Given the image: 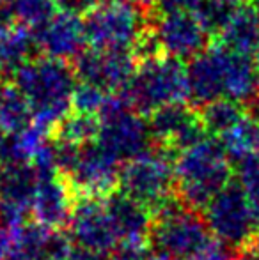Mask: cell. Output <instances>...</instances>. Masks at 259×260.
<instances>
[{
	"mask_svg": "<svg viewBox=\"0 0 259 260\" xmlns=\"http://www.w3.org/2000/svg\"><path fill=\"white\" fill-rule=\"evenodd\" d=\"M39 53L46 57L75 62L87 45L83 20L80 14L69 11H57L46 23L34 30Z\"/></svg>",
	"mask_w": 259,
	"mask_h": 260,
	"instance_id": "15",
	"label": "cell"
},
{
	"mask_svg": "<svg viewBox=\"0 0 259 260\" xmlns=\"http://www.w3.org/2000/svg\"><path fill=\"white\" fill-rule=\"evenodd\" d=\"M213 41L233 52L256 57L259 52V13L250 4L235 9Z\"/></svg>",
	"mask_w": 259,
	"mask_h": 260,
	"instance_id": "20",
	"label": "cell"
},
{
	"mask_svg": "<svg viewBox=\"0 0 259 260\" xmlns=\"http://www.w3.org/2000/svg\"><path fill=\"white\" fill-rule=\"evenodd\" d=\"M148 246L153 255L170 260H194L213 239L203 212L194 211L180 197H172L151 211Z\"/></svg>",
	"mask_w": 259,
	"mask_h": 260,
	"instance_id": "3",
	"label": "cell"
},
{
	"mask_svg": "<svg viewBox=\"0 0 259 260\" xmlns=\"http://www.w3.org/2000/svg\"><path fill=\"white\" fill-rule=\"evenodd\" d=\"M247 110H249V115L259 122V89H257V92L254 94L252 100L247 103Z\"/></svg>",
	"mask_w": 259,
	"mask_h": 260,
	"instance_id": "32",
	"label": "cell"
},
{
	"mask_svg": "<svg viewBox=\"0 0 259 260\" xmlns=\"http://www.w3.org/2000/svg\"><path fill=\"white\" fill-rule=\"evenodd\" d=\"M199 115L203 120V126L210 137H218L231 131L236 124H240L247 115L249 110L240 101L229 100V98H220L211 103L200 106Z\"/></svg>",
	"mask_w": 259,
	"mask_h": 260,
	"instance_id": "22",
	"label": "cell"
},
{
	"mask_svg": "<svg viewBox=\"0 0 259 260\" xmlns=\"http://www.w3.org/2000/svg\"><path fill=\"white\" fill-rule=\"evenodd\" d=\"M203 216L213 237L227 244L233 251L247 244L257 234L252 204L238 181L224 186L210 200Z\"/></svg>",
	"mask_w": 259,
	"mask_h": 260,
	"instance_id": "7",
	"label": "cell"
},
{
	"mask_svg": "<svg viewBox=\"0 0 259 260\" xmlns=\"http://www.w3.org/2000/svg\"><path fill=\"white\" fill-rule=\"evenodd\" d=\"M100 135V119L94 113L71 112L53 131L52 138H61L73 144L85 145L96 142Z\"/></svg>",
	"mask_w": 259,
	"mask_h": 260,
	"instance_id": "24",
	"label": "cell"
},
{
	"mask_svg": "<svg viewBox=\"0 0 259 260\" xmlns=\"http://www.w3.org/2000/svg\"><path fill=\"white\" fill-rule=\"evenodd\" d=\"M119 172L121 163L110 156L98 142L82 145L80 157L75 170L68 175L76 199L78 197H93V199H107L119 189Z\"/></svg>",
	"mask_w": 259,
	"mask_h": 260,
	"instance_id": "11",
	"label": "cell"
},
{
	"mask_svg": "<svg viewBox=\"0 0 259 260\" xmlns=\"http://www.w3.org/2000/svg\"><path fill=\"white\" fill-rule=\"evenodd\" d=\"M220 142L227 152L229 159L238 163L249 156L259 152V122L247 115L231 131L220 137Z\"/></svg>",
	"mask_w": 259,
	"mask_h": 260,
	"instance_id": "23",
	"label": "cell"
},
{
	"mask_svg": "<svg viewBox=\"0 0 259 260\" xmlns=\"http://www.w3.org/2000/svg\"><path fill=\"white\" fill-rule=\"evenodd\" d=\"M96 142L121 165L155 147L148 119L131 108L110 119L100 120Z\"/></svg>",
	"mask_w": 259,
	"mask_h": 260,
	"instance_id": "12",
	"label": "cell"
},
{
	"mask_svg": "<svg viewBox=\"0 0 259 260\" xmlns=\"http://www.w3.org/2000/svg\"><path fill=\"white\" fill-rule=\"evenodd\" d=\"M176 195L194 211L203 212L210 200L233 181V167L220 138L206 137L181 151L174 159Z\"/></svg>",
	"mask_w": 259,
	"mask_h": 260,
	"instance_id": "2",
	"label": "cell"
},
{
	"mask_svg": "<svg viewBox=\"0 0 259 260\" xmlns=\"http://www.w3.org/2000/svg\"><path fill=\"white\" fill-rule=\"evenodd\" d=\"M82 20L91 48L133 52L148 32L151 13L131 0H98Z\"/></svg>",
	"mask_w": 259,
	"mask_h": 260,
	"instance_id": "5",
	"label": "cell"
},
{
	"mask_svg": "<svg viewBox=\"0 0 259 260\" xmlns=\"http://www.w3.org/2000/svg\"><path fill=\"white\" fill-rule=\"evenodd\" d=\"M9 11L13 20L36 30L43 23H46L59 9L53 0H14Z\"/></svg>",
	"mask_w": 259,
	"mask_h": 260,
	"instance_id": "25",
	"label": "cell"
},
{
	"mask_svg": "<svg viewBox=\"0 0 259 260\" xmlns=\"http://www.w3.org/2000/svg\"><path fill=\"white\" fill-rule=\"evenodd\" d=\"M68 260H112V251L87 250V248L73 246Z\"/></svg>",
	"mask_w": 259,
	"mask_h": 260,
	"instance_id": "29",
	"label": "cell"
},
{
	"mask_svg": "<svg viewBox=\"0 0 259 260\" xmlns=\"http://www.w3.org/2000/svg\"><path fill=\"white\" fill-rule=\"evenodd\" d=\"M34 124V112L25 94L13 82H0V129L6 137Z\"/></svg>",
	"mask_w": 259,
	"mask_h": 260,
	"instance_id": "21",
	"label": "cell"
},
{
	"mask_svg": "<svg viewBox=\"0 0 259 260\" xmlns=\"http://www.w3.org/2000/svg\"><path fill=\"white\" fill-rule=\"evenodd\" d=\"M254 58H256V64H257V69H259V52L256 53V57H254Z\"/></svg>",
	"mask_w": 259,
	"mask_h": 260,
	"instance_id": "34",
	"label": "cell"
},
{
	"mask_svg": "<svg viewBox=\"0 0 259 260\" xmlns=\"http://www.w3.org/2000/svg\"><path fill=\"white\" fill-rule=\"evenodd\" d=\"M103 202L119 243H148L153 221L148 207L126 197L119 189L103 199Z\"/></svg>",
	"mask_w": 259,
	"mask_h": 260,
	"instance_id": "19",
	"label": "cell"
},
{
	"mask_svg": "<svg viewBox=\"0 0 259 260\" xmlns=\"http://www.w3.org/2000/svg\"><path fill=\"white\" fill-rule=\"evenodd\" d=\"M75 202L76 195L64 175L59 172L39 175L31 216L46 229H68Z\"/></svg>",
	"mask_w": 259,
	"mask_h": 260,
	"instance_id": "16",
	"label": "cell"
},
{
	"mask_svg": "<svg viewBox=\"0 0 259 260\" xmlns=\"http://www.w3.org/2000/svg\"><path fill=\"white\" fill-rule=\"evenodd\" d=\"M203 2L208 4V6H211V7H215V9L222 11V13L231 14L235 9L245 6L247 0H203Z\"/></svg>",
	"mask_w": 259,
	"mask_h": 260,
	"instance_id": "31",
	"label": "cell"
},
{
	"mask_svg": "<svg viewBox=\"0 0 259 260\" xmlns=\"http://www.w3.org/2000/svg\"><path fill=\"white\" fill-rule=\"evenodd\" d=\"M39 55L36 34L16 20L0 23V82H11L25 64Z\"/></svg>",
	"mask_w": 259,
	"mask_h": 260,
	"instance_id": "18",
	"label": "cell"
},
{
	"mask_svg": "<svg viewBox=\"0 0 259 260\" xmlns=\"http://www.w3.org/2000/svg\"><path fill=\"white\" fill-rule=\"evenodd\" d=\"M138 60L128 50L89 48L78 55L75 68L78 82H87L105 92H123L137 71Z\"/></svg>",
	"mask_w": 259,
	"mask_h": 260,
	"instance_id": "10",
	"label": "cell"
},
{
	"mask_svg": "<svg viewBox=\"0 0 259 260\" xmlns=\"http://www.w3.org/2000/svg\"><path fill=\"white\" fill-rule=\"evenodd\" d=\"M38 182L32 163H0V225L14 229L28 221Z\"/></svg>",
	"mask_w": 259,
	"mask_h": 260,
	"instance_id": "13",
	"label": "cell"
},
{
	"mask_svg": "<svg viewBox=\"0 0 259 260\" xmlns=\"http://www.w3.org/2000/svg\"><path fill=\"white\" fill-rule=\"evenodd\" d=\"M231 260H259V232L247 244L233 251Z\"/></svg>",
	"mask_w": 259,
	"mask_h": 260,
	"instance_id": "30",
	"label": "cell"
},
{
	"mask_svg": "<svg viewBox=\"0 0 259 260\" xmlns=\"http://www.w3.org/2000/svg\"><path fill=\"white\" fill-rule=\"evenodd\" d=\"M151 34L162 55L190 60L213 41L197 11H155Z\"/></svg>",
	"mask_w": 259,
	"mask_h": 260,
	"instance_id": "8",
	"label": "cell"
},
{
	"mask_svg": "<svg viewBox=\"0 0 259 260\" xmlns=\"http://www.w3.org/2000/svg\"><path fill=\"white\" fill-rule=\"evenodd\" d=\"M68 234L75 246L98 251H114L119 244L103 199L78 197L73 207Z\"/></svg>",
	"mask_w": 259,
	"mask_h": 260,
	"instance_id": "14",
	"label": "cell"
},
{
	"mask_svg": "<svg viewBox=\"0 0 259 260\" xmlns=\"http://www.w3.org/2000/svg\"><path fill=\"white\" fill-rule=\"evenodd\" d=\"M238 182L245 189L256 216L257 232H259V152L238 161Z\"/></svg>",
	"mask_w": 259,
	"mask_h": 260,
	"instance_id": "26",
	"label": "cell"
},
{
	"mask_svg": "<svg viewBox=\"0 0 259 260\" xmlns=\"http://www.w3.org/2000/svg\"><path fill=\"white\" fill-rule=\"evenodd\" d=\"M176 156L165 149L155 147L146 154L121 165L119 191L140 202L149 211L176 193Z\"/></svg>",
	"mask_w": 259,
	"mask_h": 260,
	"instance_id": "6",
	"label": "cell"
},
{
	"mask_svg": "<svg viewBox=\"0 0 259 260\" xmlns=\"http://www.w3.org/2000/svg\"><path fill=\"white\" fill-rule=\"evenodd\" d=\"M107 94L108 92H105L103 89L93 85V83L78 82L75 87V92H73V112L98 115Z\"/></svg>",
	"mask_w": 259,
	"mask_h": 260,
	"instance_id": "27",
	"label": "cell"
},
{
	"mask_svg": "<svg viewBox=\"0 0 259 260\" xmlns=\"http://www.w3.org/2000/svg\"><path fill=\"white\" fill-rule=\"evenodd\" d=\"M188 69V101L192 106L211 103L225 98L224 85V62H222V46L211 41L204 52L190 58Z\"/></svg>",
	"mask_w": 259,
	"mask_h": 260,
	"instance_id": "17",
	"label": "cell"
},
{
	"mask_svg": "<svg viewBox=\"0 0 259 260\" xmlns=\"http://www.w3.org/2000/svg\"><path fill=\"white\" fill-rule=\"evenodd\" d=\"M148 124L155 145L174 156L210 137L203 126L199 110L188 103H172L155 110L148 115Z\"/></svg>",
	"mask_w": 259,
	"mask_h": 260,
	"instance_id": "9",
	"label": "cell"
},
{
	"mask_svg": "<svg viewBox=\"0 0 259 260\" xmlns=\"http://www.w3.org/2000/svg\"><path fill=\"white\" fill-rule=\"evenodd\" d=\"M133 4H137V6H140L142 9H146L148 13H153V11L156 9V4H158V0H131Z\"/></svg>",
	"mask_w": 259,
	"mask_h": 260,
	"instance_id": "33",
	"label": "cell"
},
{
	"mask_svg": "<svg viewBox=\"0 0 259 260\" xmlns=\"http://www.w3.org/2000/svg\"><path fill=\"white\" fill-rule=\"evenodd\" d=\"M200 2L203 0H158L155 11H195Z\"/></svg>",
	"mask_w": 259,
	"mask_h": 260,
	"instance_id": "28",
	"label": "cell"
},
{
	"mask_svg": "<svg viewBox=\"0 0 259 260\" xmlns=\"http://www.w3.org/2000/svg\"><path fill=\"white\" fill-rule=\"evenodd\" d=\"M131 108L142 117L172 103L188 101V69L185 60L170 55L140 60L133 78L123 90Z\"/></svg>",
	"mask_w": 259,
	"mask_h": 260,
	"instance_id": "4",
	"label": "cell"
},
{
	"mask_svg": "<svg viewBox=\"0 0 259 260\" xmlns=\"http://www.w3.org/2000/svg\"><path fill=\"white\" fill-rule=\"evenodd\" d=\"M11 82L25 94L34 112V124L50 137L73 112V92L78 83L71 62L38 55Z\"/></svg>",
	"mask_w": 259,
	"mask_h": 260,
	"instance_id": "1",
	"label": "cell"
}]
</instances>
